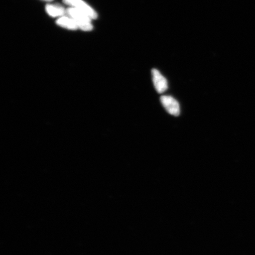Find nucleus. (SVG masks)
<instances>
[{
	"instance_id": "1",
	"label": "nucleus",
	"mask_w": 255,
	"mask_h": 255,
	"mask_svg": "<svg viewBox=\"0 0 255 255\" xmlns=\"http://www.w3.org/2000/svg\"><path fill=\"white\" fill-rule=\"evenodd\" d=\"M66 13L73 19L78 28L83 31H89L93 29L91 18L87 14L73 7L66 9Z\"/></svg>"
},
{
	"instance_id": "2",
	"label": "nucleus",
	"mask_w": 255,
	"mask_h": 255,
	"mask_svg": "<svg viewBox=\"0 0 255 255\" xmlns=\"http://www.w3.org/2000/svg\"><path fill=\"white\" fill-rule=\"evenodd\" d=\"M63 1L65 4L71 6V7L84 12L91 19H96L98 17V14L94 9L82 0H63Z\"/></svg>"
},
{
	"instance_id": "3",
	"label": "nucleus",
	"mask_w": 255,
	"mask_h": 255,
	"mask_svg": "<svg viewBox=\"0 0 255 255\" xmlns=\"http://www.w3.org/2000/svg\"><path fill=\"white\" fill-rule=\"evenodd\" d=\"M161 103L168 114L175 117L179 116L180 113V105L178 102L170 96H162Z\"/></svg>"
},
{
	"instance_id": "4",
	"label": "nucleus",
	"mask_w": 255,
	"mask_h": 255,
	"mask_svg": "<svg viewBox=\"0 0 255 255\" xmlns=\"http://www.w3.org/2000/svg\"><path fill=\"white\" fill-rule=\"evenodd\" d=\"M152 81L158 94L164 93L168 89L167 79L157 69L152 70Z\"/></svg>"
},
{
	"instance_id": "5",
	"label": "nucleus",
	"mask_w": 255,
	"mask_h": 255,
	"mask_svg": "<svg viewBox=\"0 0 255 255\" xmlns=\"http://www.w3.org/2000/svg\"><path fill=\"white\" fill-rule=\"evenodd\" d=\"M56 24L60 27L67 28L71 30H76L78 28L77 24L74 20L71 17L62 16L56 21Z\"/></svg>"
},
{
	"instance_id": "6",
	"label": "nucleus",
	"mask_w": 255,
	"mask_h": 255,
	"mask_svg": "<svg viewBox=\"0 0 255 255\" xmlns=\"http://www.w3.org/2000/svg\"><path fill=\"white\" fill-rule=\"evenodd\" d=\"M46 10L48 14L53 17H59V16L62 17L66 13L65 8L57 5L48 4L46 6Z\"/></svg>"
},
{
	"instance_id": "7",
	"label": "nucleus",
	"mask_w": 255,
	"mask_h": 255,
	"mask_svg": "<svg viewBox=\"0 0 255 255\" xmlns=\"http://www.w3.org/2000/svg\"><path fill=\"white\" fill-rule=\"evenodd\" d=\"M44 1H52V0H44Z\"/></svg>"
}]
</instances>
